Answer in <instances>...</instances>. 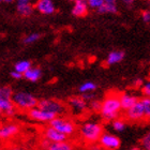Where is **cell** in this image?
<instances>
[{
    "label": "cell",
    "instance_id": "obj_1",
    "mask_svg": "<svg viewBox=\"0 0 150 150\" xmlns=\"http://www.w3.org/2000/svg\"><path fill=\"white\" fill-rule=\"evenodd\" d=\"M121 112L120 94L117 92H110L102 101V107L99 114L104 121L112 122L114 120L119 118Z\"/></svg>",
    "mask_w": 150,
    "mask_h": 150
},
{
    "label": "cell",
    "instance_id": "obj_2",
    "mask_svg": "<svg viewBox=\"0 0 150 150\" xmlns=\"http://www.w3.org/2000/svg\"><path fill=\"white\" fill-rule=\"evenodd\" d=\"M104 132L105 131H104L103 125L97 121L84 122V123H81L79 130H78L81 141L88 144L89 146L99 143Z\"/></svg>",
    "mask_w": 150,
    "mask_h": 150
},
{
    "label": "cell",
    "instance_id": "obj_3",
    "mask_svg": "<svg viewBox=\"0 0 150 150\" xmlns=\"http://www.w3.org/2000/svg\"><path fill=\"white\" fill-rule=\"evenodd\" d=\"M12 101L17 110L22 112H29L30 110L38 107L39 101L37 98L30 92L26 91H17L14 92L12 97Z\"/></svg>",
    "mask_w": 150,
    "mask_h": 150
},
{
    "label": "cell",
    "instance_id": "obj_4",
    "mask_svg": "<svg viewBox=\"0 0 150 150\" xmlns=\"http://www.w3.org/2000/svg\"><path fill=\"white\" fill-rule=\"evenodd\" d=\"M50 127L56 129L57 131L64 134L66 136H72L76 132V123L73 121L71 118L64 117V116H59L55 117L52 121L48 123Z\"/></svg>",
    "mask_w": 150,
    "mask_h": 150
},
{
    "label": "cell",
    "instance_id": "obj_5",
    "mask_svg": "<svg viewBox=\"0 0 150 150\" xmlns=\"http://www.w3.org/2000/svg\"><path fill=\"white\" fill-rule=\"evenodd\" d=\"M38 107L47 112L53 114L55 117L63 116L68 110L66 104H63L61 101L55 100V99H43V100L39 101Z\"/></svg>",
    "mask_w": 150,
    "mask_h": 150
},
{
    "label": "cell",
    "instance_id": "obj_6",
    "mask_svg": "<svg viewBox=\"0 0 150 150\" xmlns=\"http://www.w3.org/2000/svg\"><path fill=\"white\" fill-rule=\"evenodd\" d=\"M99 144L104 148V150H118L121 146V141L118 136L110 132H104L99 141Z\"/></svg>",
    "mask_w": 150,
    "mask_h": 150
},
{
    "label": "cell",
    "instance_id": "obj_7",
    "mask_svg": "<svg viewBox=\"0 0 150 150\" xmlns=\"http://www.w3.org/2000/svg\"><path fill=\"white\" fill-rule=\"evenodd\" d=\"M19 132H21V127L14 122H9L0 125V141H9L11 138L15 137L16 135H18Z\"/></svg>",
    "mask_w": 150,
    "mask_h": 150
},
{
    "label": "cell",
    "instance_id": "obj_8",
    "mask_svg": "<svg viewBox=\"0 0 150 150\" xmlns=\"http://www.w3.org/2000/svg\"><path fill=\"white\" fill-rule=\"evenodd\" d=\"M27 116L32 121L42 122V123H50L55 118V116L53 114L45 112V110H41L39 107H35L29 112H27Z\"/></svg>",
    "mask_w": 150,
    "mask_h": 150
},
{
    "label": "cell",
    "instance_id": "obj_9",
    "mask_svg": "<svg viewBox=\"0 0 150 150\" xmlns=\"http://www.w3.org/2000/svg\"><path fill=\"white\" fill-rule=\"evenodd\" d=\"M125 112V119L128 121L135 122V123L145 121L144 110H143V107H142V104L139 101L132 108H130V110Z\"/></svg>",
    "mask_w": 150,
    "mask_h": 150
},
{
    "label": "cell",
    "instance_id": "obj_10",
    "mask_svg": "<svg viewBox=\"0 0 150 150\" xmlns=\"http://www.w3.org/2000/svg\"><path fill=\"white\" fill-rule=\"evenodd\" d=\"M43 135L44 138H46L47 141H50V143H60V142H67L68 141V136L64 134L60 133L59 131H57L56 129L52 128V127H46L43 130Z\"/></svg>",
    "mask_w": 150,
    "mask_h": 150
},
{
    "label": "cell",
    "instance_id": "obj_11",
    "mask_svg": "<svg viewBox=\"0 0 150 150\" xmlns=\"http://www.w3.org/2000/svg\"><path fill=\"white\" fill-rule=\"evenodd\" d=\"M0 112L1 114H4L6 117H13L16 115L17 108L13 103L12 99L0 97Z\"/></svg>",
    "mask_w": 150,
    "mask_h": 150
},
{
    "label": "cell",
    "instance_id": "obj_12",
    "mask_svg": "<svg viewBox=\"0 0 150 150\" xmlns=\"http://www.w3.org/2000/svg\"><path fill=\"white\" fill-rule=\"evenodd\" d=\"M35 9L42 14L50 15L56 11V6L53 0H38Z\"/></svg>",
    "mask_w": 150,
    "mask_h": 150
},
{
    "label": "cell",
    "instance_id": "obj_13",
    "mask_svg": "<svg viewBox=\"0 0 150 150\" xmlns=\"http://www.w3.org/2000/svg\"><path fill=\"white\" fill-rule=\"evenodd\" d=\"M139 101V98H137L134 94L131 93H121L120 94V104L123 112H127L130 108L134 106L135 104Z\"/></svg>",
    "mask_w": 150,
    "mask_h": 150
},
{
    "label": "cell",
    "instance_id": "obj_14",
    "mask_svg": "<svg viewBox=\"0 0 150 150\" xmlns=\"http://www.w3.org/2000/svg\"><path fill=\"white\" fill-rule=\"evenodd\" d=\"M88 3L86 0H76L72 9V14L76 17L85 16L88 12Z\"/></svg>",
    "mask_w": 150,
    "mask_h": 150
},
{
    "label": "cell",
    "instance_id": "obj_15",
    "mask_svg": "<svg viewBox=\"0 0 150 150\" xmlns=\"http://www.w3.org/2000/svg\"><path fill=\"white\" fill-rule=\"evenodd\" d=\"M69 105L76 112H85L88 107V103L81 97H72L69 100Z\"/></svg>",
    "mask_w": 150,
    "mask_h": 150
},
{
    "label": "cell",
    "instance_id": "obj_16",
    "mask_svg": "<svg viewBox=\"0 0 150 150\" xmlns=\"http://www.w3.org/2000/svg\"><path fill=\"white\" fill-rule=\"evenodd\" d=\"M125 58V53L121 50H114L108 54V56L106 58V63L108 66H114L117 63L121 62Z\"/></svg>",
    "mask_w": 150,
    "mask_h": 150
},
{
    "label": "cell",
    "instance_id": "obj_17",
    "mask_svg": "<svg viewBox=\"0 0 150 150\" xmlns=\"http://www.w3.org/2000/svg\"><path fill=\"white\" fill-rule=\"evenodd\" d=\"M41 76H42V71H41V69L35 68V67H33V68L31 67V68L24 74V77H25L27 81H32V83H35V81H39L41 78Z\"/></svg>",
    "mask_w": 150,
    "mask_h": 150
},
{
    "label": "cell",
    "instance_id": "obj_18",
    "mask_svg": "<svg viewBox=\"0 0 150 150\" xmlns=\"http://www.w3.org/2000/svg\"><path fill=\"white\" fill-rule=\"evenodd\" d=\"M98 11L100 13H116L117 12V1L116 0H104L103 6Z\"/></svg>",
    "mask_w": 150,
    "mask_h": 150
},
{
    "label": "cell",
    "instance_id": "obj_19",
    "mask_svg": "<svg viewBox=\"0 0 150 150\" xmlns=\"http://www.w3.org/2000/svg\"><path fill=\"white\" fill-rule=\"evenodd\" d=\"M73 144L71 142H60V143H52L47 150H73Z\"/></svg>",
    "mask_w": 150,
    "mask_h": 150
},
{
    "label": "cell",
    "instance_id": "obj_20",
    "mask_svg": "<svg viewBox=\"0 0 150 150\" xmlns=\"http://www.w3.org/2000/svg\"><path fill=\"white\" fill-rule=\"evenodd\" d=\"M17 12L23 16H29L31 15L32 12H33V6L30 3L18 2V4H17Z\"/></svg>",
    "mask_w": 150,
    "mask_h": 150
},
{
    "label": "cell",
    "instance_id": "obj_21",
    "mask_svg": "<svg viewBox=\"0 0 150 150\" xmlns=\"http://www.w3.org/2000/svg\"><path fill=\"white\" fill-rule=\"evenodd\" d=\"M30 68H31V62L30 61H28V60H21V61L15 63L14 71L24 75Z\"/></svg>",
    "mask_w": 150,
    "mask_h": 150
},
{
    "label": "cell",
    "instance_id": "obj_22",
    "mask_svg": "<svg viewBox=\"0 0 150 150\" xmlns=\"http://www.w3.org/2000/svg\"><path fill=\"white\" fill-rule=\"evenodd\" d=\"M97 84H94L92 81H86V83H83V84L79 86L78 90L81 94L84 93H90V92H93V91L97 90Z\"/></svg>",
    "mask_w": 150,
    "mask_h": 150
},
{
    "label": "cell",
    "instance_id": "obj_23",
    "mask_svg": "<svg viewBox=\"0 0 150 150\" xmlns=\"http://www.w3.org/2000/svg\"><path fill=\"white\" fill-rule=\"evenodd\" d=\"M143 110H144L145 121H150V98H142L139 99Z\"/></svg>",
    "mask_w": 150,
    "mask_h": 150
},
{
    "label": "cell",
    "instance_id": "obj_24",
    "mask_svg": "<svg viewBox=\"0 0 150 150\" xmlns=\"http://www.w3.org/2000/svg\"><path fill=\"white\" fill-rule=\"evenodd\" d=\"M112 128L116 132H123L125 130V128H127V121H125V119L118 118L116 119V120H114L112 122Z\"/></svg>",
    "mask_w": 150,
    "mask_h": 150
},
{
    "label": "cell",
    "instance_id": "obj_25",
    "mask_svg": "<svg viewBox=\"0 0 150 150\" xmlns=\"http://www.w3.org/2000/svg\"><path fill=\"white\" fill-rule=\"evenodd\" d=\"M139 145H141L142 149L144 150H150V132H148L147 134H145L139 141Z\"/></svg>",
    "mask_w": 150,
    "mask_h": 150
},
{
    "label": "cell",
    "instance_id": "obj_26",
    "mask_svg": "<svg viewBox=\"0 0 150 150\" xmlns=\"http://www.w3.org/2000/svg\"><path fill=\"white\" fill-rule=\"evenodd\" d=\"M89 107H90L91 110H93L94 112H100L101 110V107H102V101H99V100H93L91 101L90 103H89Z\"/></svg>",
    "mask_w": 150,
    "mask_h": 150
},
{
    "label": "cell",
    "instance_id": "obj_27",
    "mask_svg": "<svg viewBox=\"0 0 150 150\" xmlns=\"http://www.w3.org/2000/svg\"><path fill=\"white\" fill-rule=\"evenodd\" d=\"M13 92L12 88L11 87H8V86H4V87H1V96L0 97H3V98H8V99H12Z\"/></svg>",
    "mask_w": 150,
    "mask_h": 150
},
{
    "label": "cell",
    "instance_id": "obj_28",
    "mask_svg": "<svg viewBox=\"0 0 150 150\" xmlns=\"http://www.w3.org/2000/svg\"><path fill=\"white\" fill-rule=\"evenodd\" d=\"M86 1H87L89 8H92V9L96 10L100 9L104 3V0H86Z\"/></svg>",
    "mask_w": 150,
    "mask_h": 150
},
{
    "label": "cell",
    "instance_id": "obj_29",
    "mask_svg": "<svg viewBox=\"0 0 150 150\" xmlns=\"http://www.w3.org/2000/svg\"><path fill=\"white\" fill-rule=\"evenodd\" d=\"M39 39H40V35L39 33H30V35H28L24 39V43L32 44L35 43V42H37Z\"/></svg>",
    "mask_w": 150,
    "mask_h": 150
},
{
    "label": "cell",
    "instance_id": "obj_30",
    "mask_svg": "<svg viewBox=\"0 0 150 150\" xmlns=\"http://www.w3.org/2000/svg\"><path fill=\"white\" fill-rule=\"evenodd\" d=\"M142 93L144 98H150V81L142 85Z\"/></svg>",
    "mask_w": 150,
    "mask_h": 150
},
{
    "label": "cell",
    "instance_id": "obj_31",
    "mask_svg": "<svg viewBox=\"0 0 150 150\" xmlns=\"http://www.w3.org/2000/svg\"><path fill=\"white\" fill-rule=\"evenodd\" d=\"M81 98H83L87 103L88 102L90 103L91 101L96 100V94H94L93 92H90V93H84V94H81Z\"/></svg>",
    "mask_w": 150,
    "mask_h": 150
},
{
    "label": "cell",
    "instance_id": "obj_32",
    "mask_svg": "<svg viewBox=\"0 0 150 150\" xmlns=\"http://www.w3.org/2000/svg\"><path fill=\"white\" fill-rule=\"evenodd\" d=\"M52 144L50 141H47L46 138H43V139H41L40 142V146H41V149L42 150H47L48 147H50V145Z\"/></svg>",
    "mask_w": 150,
    "mask_h": 150
},
{
    "label": "cell",
    "instance_id": "obj_33",
    "mask_svg": "<svg viewBox=\"0 0 150 150\" xmlns=\"http://www.w3.org/2000/svg\"><path fill=\"white\" fill-rule=\"evenodd\" d=\"M142 19L145 23H150V10L144 11V12L142 13Z\"/></svg>",
    "mask_w": 150,
    "mask_h": 150
},
{
    "label": "cell",
    "instance_id": "obj_34",
    "mask_svg": "<svg viewBox=\"0 0 150 150\" xmlns=\"http://www.w3.org/2000/svg\"><path fill=\"white\" fill-rule=\"evenodd\" d=\"M11 77L14 78V79H21V78L24 77V75L18 72H16V71H12V72H11Z\"/></svg>",
    "mask_w": 150,
    "mask_h": 150
},
{
    "label": "cell",
    "instance_id": "obj_35",
    "mask_svg": "<svg viewBox=\"0 0 150 150\" xmlns=\"http://www.w3.org/2000/svg\"><path fill=\"white\" fill-rule=\"evenodd\" d=\"M89 150H104V148L102 147L99 143H97V144L90 145V146H89Z\"/></svg>",
    "mask_w": 150,
    "mask_h": 150
},
{
    "label": "cell",
    "instance_id": "obj_36",
    "mask_svg": "<svg viewBox=\"0 0 150 150\" xmlns=\"http://www.w3.org/2000/svg\"><path fill=\"white\" fill-rule=\"evenodd\" d=\"M10 150H27V149L24 147H21V146H14V147L10 148Z\"/></svg>",
    "mask_w": 150,
    "mask_h": 150
},
{
    "label": "cell",
    "instance_id": "obj_37",
    "mask_svg": "<svg viewBox=\"0 0 150 150\" xmlns=\"http://www.w3.org/2000/svg\"><path fill=\"white\" fill-rule=\"evenodd\" d=\"M122 1H123V2H125V3H128V4H131L134 0H122Z\"/></svg>",
    "mask_w": 150,
    "mask_h": 150
},
{
    "label": "cell",
    "instance_id": "obj_38",
    "mask_svg": "<svg viewBox=\"0 0 150 150\" xmlns=\"http://www.w3.org/2000/svg\"><path fill=\"white\" fill-rule=\"evenodd\" d=\"M18 2H26V3H29V2H30V0H18Z\"/></svg>",
    "mask_w": 150,
    "mask_h": 150
},
{
    "label": "cell",
    "instance_id": "obj_39",
    "mask_svg": "<svg viewBox=\"0 0 150 150\" xmlns=\"http://www.w3.org/2000/svg\"><path fill=\"white\" fill-rule=\"evenodd\" d=\"M129 150H141V149L137 147H134V148H131V149H129Z\"/></svg>",
    "mask_w": 150,
    "mask_h": 150
},
{
    "label": "cell",
    "instance_id": "obj_40",
    "mask_svg": "<svg viewBox=\"0 0 150 150\" xmlns=\"http://www.w3.org/2000/svg\"><path fill=\"white\" fill-rule=\"evenodd\" d=\"M4 1H6V2H12L13 0H4Z\"/></svg>",
    "mask_w": 150,
    "mask_h": 150
},
{
    "label": "cell",
    "instance_id": "obj_41",
    "mask_svg": "<svg viewBox=\"0 0 150 150\" xmlns=\"http://www.w3.org/2000/svg\"><path fill=\"white\" fill-rule=\"evenodd\" d=\"M0 150H2V146L1 145H0Z\"/></svg>",
    "mask_w": 150,
    "mask_h": 150
},
{
    "label": "cell",
    "instance_id": "obj_42",
    "mask_svg": "<svg viewBox=\"0 0 150 150\" xmlns=\"http://www.w3.org/2000/svg\"><path fill=\"white\" fill-rule=\"evenodd\" d=\"M0 96H1V87H0Z\"/></svg>",
    "mask_w": 150,
    "mask_h": 150
},
{
    "label": "cell",
    "instance_id": "obj_43",
    "mask_svg": "<svg viewBox=\"0 0 150 150\" xmlns=\"http://www.w3.org/2000/svg\"><path fill=\"white\" fill-rule=\"evenodd\" d=\"M69 1H74V2H75V1H76V0H69Z\"/></svg>",
    "mask_w": 150,
    "mask_h": 150
},
{
    "label": "cell",
    "instance_id": "obj_44",
    "mask_svg": "<svg viewBox=\"0 0 150 150\" xmlns=\"http://www.w3.org/2000/svg\"><path fill=\"white\" fill-rule=\"evenodd\" d=\"M1 1H4V0H0V2H1Z\"/></svg>",
    "mask_w": 150,
    "mask_h": 150
}]
</instances>
